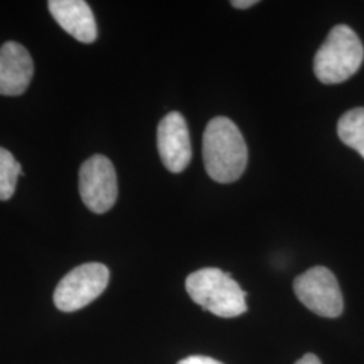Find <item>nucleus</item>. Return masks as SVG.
<instances>
[{
    "label": "nucleus",
    "instance_id": "9d476101",
    "mask_svg": "<svg viewBox=\"0 0 364 364\" xmlns=\"http://www.w3.org/2000/svg\"><path fill=\"white\" fill-rule=\"evenodd\" d=\"M340 141L364 158V107L353 108L338 119Z\"/></svg>",
    "mask_w": 364,
    "mask_h": 364
},
{
    "label": "nucleus",
    "instance_id": "f8f14e48",
    "mask_svg": "<svg viewBox=\"0 0 364 364\" xmlns=\"http://www.w3.org/2000/svg\"><path fill=\"white\" fill-rule=\"evenodd\" d=\"M177 364H223L219 360L209 358V356H201V355H193L182 359Z\"/></svg>",
    "mask_w": 364,
    "mask_h": 364
},
{
    "label": "nucleus",
    "instance_id": "0eeeda50",
    "mask_svg": "<svg viewBox=\"0 0 364 364\" xmlns=\"http://www.w3.org/2000/svg\"><path fill=\"white\" fill-rule=\"evenodd\" d=\"M156 144L165 168L171 173H181L192 159V144L186 122L180 112H170L156 130Z\"/></svg>",
    "mask_w": 364,
    "mask_h": 364
},
{
    "label": "nucleus",
    "instance_id": "7ed1b4c3",
    "mask_svg": "<svg viewBox=\"0 0 364 364\" xmlns=\"http://www.w3.org/2000/svg\"><path fill=\"white\" fill-rule=\"evenodd\" d=\"M364 48L351 27H333L314 55V75L323 84H340L352 77L362 65Z\"/></svg>",
    "mask_w": 364,
    "mask_h": 364
},
{
    "label": "nucleus",
    "instance_id": "6e6552de",
    "mask_svg": "<svg viewBox=\"0 0 364 364\" xmlns=\"http://www.w3.org/2000/svg\"><path fill=\"white\" fill-rule=\"evenodd\" d=\"M34 76V63L26 48L9 41L0 48V95L19 96Z\"/></svg>",
    "mask_w": 364,
    "mask_h": 364
},
{
    "label": "nucleus",
    "instance_id": "20e7f679",
    "mask_svg": "<svg viewBox=\"0 0 364 364\" xmlns=\"http://www.w3.org/2000/svg\"><path fill=\"white\" fill-rule=\"evenodd\" d=\"M109 282L103 263H85L66 274L54 291V304L63 312H76L97 299Z\"/></svg>",
    "mask_w": 364,
    "mask_h": 364
},
{
    "label": "nucleus",
    "instance_id": "f03ea898",
    "mask_svg": "<svg viewBox=\"0 0 364 364\" xmlns=\"http://www.w3.org/2000/svg\"><path fill=\"white\" fill-rule=\"evenodd\" d=\"M185 287L191 299L203 311L223 318H232L247 312V293L231 277L216 267H205L191 274Z\"/></svg>",
    "mask_w": 364,
    "mask_h": 364
},
{
    "label": "nucleus",
    "instance_id": "4468645a",
    "mask_svg": "<svg viewBox=\"0 0 364 364\" xmlns=\"http://www.w3.org/2000/svg\"><path fill=\"white\" fill-rule=\"evenodd\" d=\"M296 364H323L320 362V359L316 356V355H313V353H306V355H304L299 360L296 362Z\"/></svg>",
    "mask_w": 364,
    "mask_h": 364
},
{
    "label": "nucleus",
    "instance_id": "f257e3e1",
    "mask_svg": "<svg viewBox=\"0 0 364 364\" xmlns=\"http://www.w3.org/2000/svg\"><path fill=\"white\" fill-rule=\"evenodd\" d=\"M203 158L209 177L216 182L230 183L242 177L247 166V144L231 119L218 117L207 124Z\"/></svg>",
    "mask_w": 364,
    "mask_h": 364
},
{
    "label": "nucleus",
    "instance_id": "423d86ee",
    "mask_svg": "<svg viewBox=\"0 0 364 364\" xmlns=\"http://www.w3.org/2000/svg\"><path fill=\"white\" fill-rule=\"evenodd\" d=\"M78 191L85 207L95 213H105L117 198V177L112 162L105 156L88 158L78 171Z\"/></svg>",
    "mask_w": 364,
    "mask_h": 364
},
{
    "label": "nucleus",
    "instance_id": "39448f33",
    "mask_svg": "<svg viewBox=\"0 0 364 364\" xmlns=\"http://www.w3.org/2000/svg\"><path fill=\"white\" fill-rule=\"evenodd\" d=\"M293 289L297 299L321 317L335 318L343 313L344 302L338 279L324 266H316L299 275Z\"/></svg>",
    "mask_w": 364,
    "mask_h": 364
},
{
    "label": "nucleus",
    "instance_id": "ddd939ff",
    "mask_svg": "<svg viewBox=\"0 0 364 364\" xmlns=\"http://www.w3.org/2000/svg\"><path fill=\"white\" fill-rule=\"evenodd\" d=\"M257 3H258V0H232L231 6H234L235 9L246 10V9L255 6Z\"/></svg>",
    "mask_w": 364,
    "mask_h": 364
},
{
    "label": "nucleus",
    "instance_id": "1a4fd4ad",
    "mask_svg": "<svg viewBox=\"0 0 364 364\" xmlns=\"http://www.w3.org/2000/svg\"><path fill=\"white\" fill-rule=\"evenodd\" d=\"M49 10L55 22L82 43L97 38V26L91 7L82 0H50Z\"/></svg>",
    "mask_w": 364,
    "mask_h": 364
},
{
    "label": "nucleus",
    "instance_id": "9b49d317",
    "mask_svg": "<svg viewBox=\"0 0 364 364\" xmlns=\"http://www.w3.org/2000/svg\"><path fill=\"white\" fill-rule=\"evenodd\" d=\"M23 176L21 164L6 149L0 147V200H10L15 193L18 177Z\"/></svg>",
    "mask_w": 364,
    "mask_h": 364
}]
</instances>
